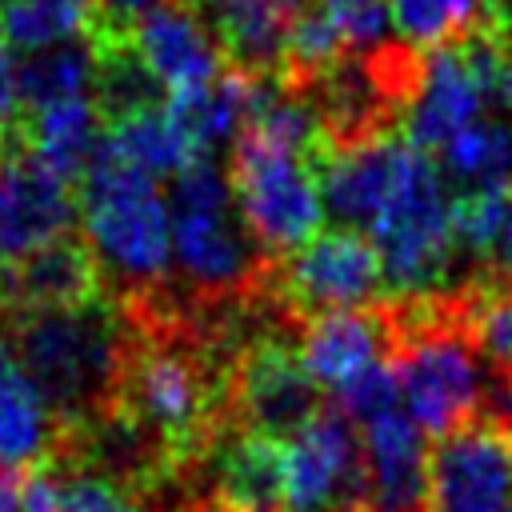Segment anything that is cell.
I'll return each mask as SVG.
<instances>
[{"instance_id":"cell-1","label":"cell","mask_w":512,"mask_h":512,"mask_svg":"<svg viewBox=\"0 0 512 512\" xmlns=\"http://www.w3.org/2000/svg\"><path fill=\"white\" fill-rule=\"evenodd\" d=\"M0 340L52 420L76 424L116 404L132 352V324L112 296L48 312L0 308Z\"/></svg>"},{"instance_id":"cell-2","label":"cell","mask_w":512,"mask_h":512,"mask_svg":"<svg viewBox=\"0 0 512 512\" xmlns=\"http://www.w3.org/2000/svg\"><path fill=\"white\" fill-rule=\"evenodd\" d=\"M84 240L92 244L108 296H140L160 288L172 252V216L148 172L116 156L108 144L92 156L80 180Z\"/></svg>"},{"instance_id":"cell-3","label":"cell","mask_w":512,"mask_h":512,"mask_svg":"<svg viewBox=\"0 0 512 512\" xmlns=\"http://www.w3.org/2000/svg\"><path fill=\"white\" fill-rule=\"evenodd\" d=\"M168 216L176 256L172 280L184 296L200 304L240 300L272 276L276 260H268L244 232L240 216H232L228 176L208 156H196L184 172L172 176Z\"/></svg>"},{"instance_id":"cell-4","label":"cell","mask_w":512,"mask_h":512,"mask_svg":"<svg viewBox=\"0 0 512 512\" xmlns=\"http://www.w3.org/2000/svg\"><path fill=\"white\" fill-rule=\"evenodd\" d=\"M384 260V284L392 296L440 292L456 284L452 264L460 256L452 232V200L436 160L408 144L400 184L368 232Z\"/></svg>"},{"instance_id":"cell-5","label":"cell","mask_w":512,"mask_h":512,"mask_svg":"<svg viewBox=\"0 0 512 512\" xmlns=\"http://www.w3.org/2000/svg\"><path fill=\"white\" fill-rule=\"evenodd\" d=\"M224 176L244 232L268 260L292 256L320 232L324 196L308 156L276 148L240 128L228 148Z\"/></svg>"},{"instance_id":"cell-6","label":"cell","mask_w":512,"mask_h":512,"mask_svg":"<svg viewBox=\"0 0 512 512\" xmlns=\"http://www.w3.org/2000/svg\"><path fill=\"white\" fill-rule=\"evenodd\" d=\"M272 284L284 308L300 320V328L304 320L324 316V312L368 308L388 292L376 240L344 224L332 232H316L304 248L276 260Z\"/></svg>"},{"instance_id":"cell-7","label":"cell","mask_w":512,"mask_h":512,"mask_svg":"<svg viewBox=\"0 0 512 512\" xmlns=\"http://www.w3.org/2000/svg\"><path fill=\"white\" fill-rule=\"evenodd\" d=\"M320 384L300 360L296 340L268 336L248 344L232 364L228 384V412L232 424L244 432H260L272 440L300 436L324 408Z\"/></svg>"},{"instance_id":"cell-8","label":"cell","mask_w":512,"mask_h":512,"mask_svg":"<svg viewBox=\"0 0 512 512\" xmlns=\"http://www.w3.org/2000/svg\"><path fill=\"white\" fill-rule=\"evenodd\" d=\"M512 432L472 416L428 444V512H508Z\"/></svg>"},{"instance_id":"cell-9","label":"cell","mask_w":512,"mask_h":512,"mask_svg":"<svg viewBox=\"0 0 512 512\" xmlns=\"http://www.w3.org/2000/svg\"><path fill=\"white\" fill-rule=\"evenodd\" d=\"M332 508H364V448L340 404H324L288 448L284 512Z\"/></svg>"},{"instance_id":"cell-10","label":"cell","mask_w":512,"mask_h":512,"mask_svg":"<svg viewBox=\"0 0 512 512\" xmlns=\"http://www.w3.org/2000/svg\"><path fill=\"white\" fill-rule=\"evenodd\" d=\"M80 212V188L48 168L16 132L0 144V244L4 252H28L72 232Z\"/></svg>"},{"instance_id":"cell-11","label":"cell","mask_w":512,"mask_h":512,"mask_svg":"<svg viewBox=\"0 0 512 512\" xmlns=\"http://www.w3.org/2000/svg\"><path fill=\"white\" fill-rule=\"evenodd\" d=\"M104 296H108L104 268L80 232H64L48 244L16 252L0 276V308L4 312L84 308Z\"/></svg>"},{"instance_id":"cell-12","label":"cell","mask_w":512,"mask_h":512,"mask_svg":"<svg viewBox=\"0 0 512 512\" xmlns=\"http://www.w3.org/2000/svg\"><path fill=\"white\" fill-rule=\"evenodd\" d=\"M128 36L164 96L192 92L224 68L220 48L192 0H156L148 12L136 16Z\"/></svg>"},{"instance_id":"cell-13","label":"cell","mask_w":512,"mask_h":512,"mask_svg":"<svg viewBox=\"0 0 512 512\" xmlns=\"http://www.w3.org/2000/svg\"><path fill=\"white\" fill-rule=\"evenodd\" d=\"M428 440L408 408L360 428L364 512H428Z\"/></svg>"},{"instance_id":"cell-14","label":"cell","mask_w":512,"mask_h":512,"mask_svg":"<svg viewBox=\"0 0 512 512\" xmlns=\"http://www.w3.org/2000/svg\"><path fill=\"white\" fill-rule=\"evenodd\" d=\"M408 160V140L404 136H384L372 144H360L352 152H332L312 160L316 168V184L324 204L332 208V216L344 228H360L372 232V224L380 220V212L388 208L400 172Z\"/></svg>"},{"instance_id":"cell-15","label":"cell","mask_w":512,"mask_h":512,"mask_svg":"<svg viewBox=\"0 0 512 512\" xmlns=\"http://www.w3.org/2000/svg\"><path fill=\"white\" fill-rule=\"evenodd\" d=\"M208 24L220 60L252 80H272L284 40L308 0H192Z\"/></svg>"},{"instance_id":"cell-16","label":"cell","mask_w":512,"mask_h":512,"mask_svg":"<svg viewBox=\"0 0 512 512\" xmlns=\"http://www.w3.org/2000/svg\"><path fill=\"white\" fill-rule=\"evenodd\" d=\"M208 492L236 512H284L288 448L272 436L228 428L204 456Z\"/></svg>"},{"instance_id":"cell-17","label":"cell","mask_w":512,"mask_h":512,"mask_svg":"<svg viewBox=\"0 0 512 512\" xmlns=\"http://www.w3.org/2000/svg\"><path fill=\"white\" fill-rule=\"evenodd\" d=\"M300 360L320 388H344L368 364L388 356V328L380 304L368 308H340L304 320L300 328Z\"/></svg>"},{"instance_id":"cell-18","label":"cell","mask_w":512,"mask_h":512,"mask_svg":"<svg viewBox=\"0 0 512 512\" xmlns=\"http://www.w3.org/2000/svg\"><path fill=\"white\" fill-rule=\"evenodd\" d=\"M472 120H480V96H476V84H472L464 60H460L456 44L428 52L420 96L404 116V140L412 148L436 156Z\"/></svg>"},{"instance_id":"cell-19","label":"cell","mask_w":512,"mask_h":512,"mask_svg":"<svg viewBox=\"0 0 512 512\" xmlns=\"http://www.w3.org/2000/svg\"><path fill=\"white\" fill-rule=\"evenodd\" d=\"M16 136L48 168H56L64 180H72L80 188L92 156L104 144V120H100V108H96L92 96H68V100L20 112Z\"/></svg>"},{"instance_id":"cell-20","label":"cell","mask_w":512,"mask_h":512,"mask_svg":"<svg viewBox=\"0 0 512 512\" xmlns=\"http://www.w3.org/2000/svg\"><path fill=\"white\" fill-rule=\"evenodd\" d=\"M52 440H56V420L48 404L12 364L0 340V468L20 476L40 468L52 452Z\"/></svg>"},{"instance_id":"cell-21","label":"cell","mask_w":512,"mask_h":512,"mask_svg":"<svg viewBox=\"0 0 512 512\" xmlns=\"http://www.w3.org/2000/svg\"><path fill=\"white\" fill-rule=\"evenodd\" d=\"M448 196H508L512 192V120H472L456 140L444 144Z\"/></svg>"},{"instance_id":"cell-22","label":"cell","mask_w":512,"mask_h":512,"mask_svg":"<svg viewBox=\"0 0 512 512\" xmlns=\"http://www.w3.org/2000/svg\"><path fill=\"white\" fill-rule=\"evenodd\" d=\"M456 316L484 368L512 372V276L492 264H476L452 284Z\"/></svg>"},{"instance_id":"cell-23","label":"cell","mask_w":512,"mask_h":512,"mask_svg":"<svg viewBox=\"0 0 512 512\" xmlns=\"http://www.w3.org/2000/svg\"><path fill=\"white\" fill-rule=\"evenodd\" d=\"M252 88H256L252 76L224 64L208 84L168 96V112L188 136V144L196 148V156H208L216 144L236 140V132L244 128L248 104H252Z\"/></svg>"},{"instance_id":"cell-24","label":"cell","mask_w":512,"mask_h":512,"mask_svg":"<svg viewBox=\"0 0 512 512\" xmlns=\"http://www.w3.org/2000/svg\"><path fill=\"white\" fill-rule=\"evenodd\" d=\"M104 144L116 156H124L128 164H136L140 172H148L152 180L176 176L196 160V148L172 120L168 104H156V108H144V112H132V116L108 124Z\"/></svg>"},{"instance_id":"cell-25","label":"cell","mask_w":512,"mask_h":512,"mask_svg":"<svg viewBox=\"0 0 512 512\" xmlns=\"http://www.w3.org/2000/svg\"><path fill=\"white\" fill-rule=\"evenodd\" d=\"M96 28L100 0H0V36L20 52L88 40Z\"/></svg>"},{"instance_id":"cell-26","label":"cell","mask_w":512,"mask_h":512,"mask_svg":"<svg viewBox=\"0 0 512 512\" xmlns=\"http://www.w3.org/2000/svg\"><path fill=\"white\" fill-rule=\"evenodd\" d=\"M92 76H96V56L88 40H64V44L28 52L16 64L20 112L44 108L68 96H92Z\"/></svg>"},{"instance_id":"cell-27","label":"cell","mask_w":512,"mask_h":512,"mask_svg":"<svg viewBox=\"0 0 512 512\" xmlns=\"http://www.w3.org/2000/svg\"><path fill=\"white\" fill-rule=\"evenodd\" d=\"M392 28L416 52H436L464 40L484 20V0H388Z\"/></svg>"},{"instance_id":"cell-28","label":"cell","mask_w":512,"mask_h":512,"mask_svg":"<svg viewBox=\"0 0 512 512\" xmlns=\"http://www.w3.org/2000/svg\"><path fill=\"white\" fill-rule=\"evenodd\" d=\"M332 396H336L340 412L348 420H356L360 428L380 420V416H388V412H396V408H404V392H400V380H396V368L388 364V356L368 364L360 376H352Z\"/></svg>"},{"instance_id":"cell-29","label":"cell","mask_w":512,"mask_h":512,"mask_svg":"<svg viewBox=\"0 0 512 512\" xmlns=\"http://www.w3.org/2000/svg\"><path fill=\"white\" fill-rule=\"evenodd\" d=\"M324 8V16L336 24V32L344 36L348 52H368L380 48L388 36V0H316Z\"/></svg>"},{"instance_id":"cell-30","label":"cell","mask_w":512,"mask_h":512,"mask_svg":"<svg viewBox=\"0 0 512 512\" xmlns=\"http://www.w3.org/2000/svg\"><path fill=\"white\" fill-rule=\"evenodd\" d=\"M72 512H156V508H148L144 500H136L128 492L108 488L104 480L72 472Z\"/></svg>"},{"instance_id":"cell-31","label":"cell","mask_w":512,"mask_h":512,"mask_svg":"<svg viewBox=\"0 0 512 512\" xmlns=\"http://www.w3.org/2000/svg\"><path fill=\"white\" fill-rule=\"evenodd\" d=\"M20 120V84H16V60L8 40L0 36V144L16 132Z\"/></svg>"},{"instance_id":"cell-32","label":"cell","mask_w":512,"mask_h":512,"mask_svg":"<svg viewBox=\"0 0 512 512\" xmlns=\"http://www.w3.org/2000/svg\"><path fill=\"white\" fill-rule=\"evenodd\" d=\"M156 0H100V24L104 28H132L140 12H148Z\"/></svg>"},{"instance_id":"cell-33","label":"cell","mask_w":512,"mask_h":512,"mask_svg":"<svg viewBox=\"0 0 512 512\" xmlns=\"http://www.w3.org/2000/svg\"><path fill=\"white\" fill-rule=\"evenodd\" d=\"M20 472L0 468V512H20Z\"/></svg>"},{"instance_id":"cell-34","label":"cell","mask_w":512,"mask_h":512,"mask_svg":"<svg viewBox=\"0 0 512 512\" xmlns=\"http://www.w3.org/2000/svg\"><path fill=\"white\" fill-rule=\"evenodd\" d=\"M196 512H236V508H228V504H220L216 496H208V500H204V504H200Z\"/></svg>"},{"instance_id":"cell-35","label":"cell","mask_w":512,"mask_h":512,"mask_svg":"<svg viewBox=\"0 0 512 512\" xmlns=\"http://www.w3.org/2000/svg\"><path fill=\"white\" fill-rule=\"evenodd\" d=\"M332 512H364V508H332Z\"/></svg>"},{"instance_id":"cell-36","label":"cell","mask_w":512,"mask_h":512,"mask_svg":"<svg viewBox=\"0 0 512 512\" xmlns=\"http://www.w3.org/2000/svg\"><path fill=\"white\" fill-rule=\"evenodd\" d=\"M0 252H4V244H0ZM0 276H4V256H0Z\"/></svg>"},{"instance_id":"cell-37","label":"cell","mask_w":512,"mask_h":512,"mask_svg":"<svg viewBox=\"0 0 512 512\" xmlns=\"http://www.w3.org/2000/svg\"><path fill=\"white\" fill-rule=\"evenodd\" d=\"M508 512H512V508H508Z\"/></svg>"}]
</instances>
